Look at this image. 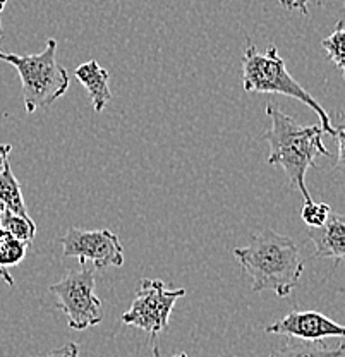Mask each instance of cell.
<instances>
[{
    "instance_id": "1",
    "label": "cell",
    "mask_w": 345,
    "mask_h": 357,
    "mask_svg": "<svg viewBox=\"0 0 345 357\" xmlns=\"http://www.w3.org/2000/svg\"><path fill=\"white\" fill-rule=\"evenodd\" d=\"M233 256L253 280V292L272 290L278 297H287L299 285L304 271L294 239L272 229L253 234L246 248L233 249Z\"/></svg>"
},
{
    "instance_id": "2",
    "label": "cell",
    "mask_w": 345,
    "mask_h": 357,
    "mask_svg": "<svg viewBox=\"0 0 345 357\" xmlns=\"http://www.w3.org/2000/svg\"><path fill=\"white\" fill-rule=\"evenodd\" d=\"M266 115L272 121V128L263 134V139L270 144L268 163L282 167L289 181L299 189L304 203L313 201L306 185V174L316 165L318 156H330L323 144V129L318 126H300L294 117L284 114L280 107L266 103Z\"/></svg>"
},
{
    "instance_id": "3",
    "label": "cell",
    "mask_w": 345,
    "mask_h": 357,
    "mask_svg": "<svg viewBox=\"0 0 345 357\" xmlns=\"http://www.w3.org/2000/svg\"><path fill=\"white\" fill-rule=\"evenodd\" d=\"M243 86L246 91L265 93V95H284L299 100L309 107L320 119V128L325 134L337 136V129L332 126L330 115L320 103L307 93L294 77L289 74L284 59L278 55L275 47H270L266 52H258L250 36L246 35V48L243 57Z\"/></svg>"
},
{
    "instance_id": "4",
    "label": "cell",
    "mask_w": 345,
    "mask_h": 357,
    "mask_svg": "<svg viewBox=\"0 0 345 357\" xmlns=\"http://www.w3.org/2000/svg\"><path fill=\"white\" fill-rule=\"evenodd\" d=\"M0 61L16 67L28 114H35L38 109H50L69 89L68 70L57 61V40L48 38L40 54L16 55L0 50Z\"/></svg>"
},
{
    "instance_id": "5",
    "label": "cell",
    "mask_w": 345,
    "mask_h": 357,
    "mask_svg": "<svg viewBox=\"0 0 345 357\" xmlns=\"http://www.w3.org/2000/svg\"><path fill=\"white\" fill-rule=\"evenodd\" d=\"M57 297V307L66 314L70 330H88L103 319V304L95 294V268L83 265L72 270L57 284L50 285Z\"/></svg>"
},
{
    "instance_id": "6",
    "label": "cell",
    "mask_w": 345,
    "mask_h": 357,
    "mask_svg": "<svg viewBox=\"0 0 345 357\" xmlns=\"http://www.w3.org/2000/svg\"><path fill=\"white\" fill-rule=\"evenodd\" d=\"M184 296V289L170 290L162 280L143 278L136 290L131 307L122 314V323L143 330L144 333L150 335L151 344H155L157 335L169 330L174 306Z\"/></svg>"
},
{
    "instance_id": "7",
    "label": "cell",
    "mask_w": 345,
    "mask_h": 357,
    "mask_svg": "<svg viewBox=\"0 0 345 357\" xmlns=\"http://www.w3.org/2000/svg\"><path fill=\"white\" fill-rule=\"evenodd\" d=\"M62 256L79 258L81 266L93 261L95 270L124 265V249L121 241L110 230H81L70 227L66 236L61 237Z\"/></svg>"
},
{
    "instance_id": "8",
    "label": "cell",
    "mask_w": 345,
    "mask_h": 357,
    "mask_svg": "<svg viewBox=\"0 0 345 357\" xmlns=\"http://www.w3.org/2000/svg\"><path fill=\"white\" fill-rule=\"evenodd\" d=\"M266 333L287 335L300 340L320 342L326 337H339L345 335V328L337 321L330 319L328 316L318 311H292L282 319L268 325L265 328Z\"/></svg>"
},
{
    "instance_id": "9",
    "label": "cell",
    "mask_w": 345,
    "mask_h": 357,
    "mask_svg": "<svg viewBox=\"0 0 345 357\" xmlns=\"http://www.w3.org/2000/svg\"><path fill=\"white\" fill-rule=\"evenodd\" d=\"M306 234L314 244L313 258H332L335 261L330 271L332 275L345 258V217L330 211L320 227H307Z\"/></svg>"
},
{
    "instance_id": "10",
    "label": "cell",
    "mask_w": 345,
    "mask_h": 357,
    "mask_svg": "<svg viewBox=\"0 0 345 357\" xmlns=\"http://www.w3.org/2000/svg\"><path fill=\"white\" fill-rule=\"evenodd\" d=\"M76 77L90 95L95 112H103L112 100V89L109 86V73L96 61L81 64L76 69Z\"/></svg>"
},
{
    "instance_id": "11",
    "label": "cell",
    "mask_w": 345,
    "mask_h": 357,
    "mask_svg": "<svg viewBox=\"0 0 345 357\" xmlns=\"http://www.w3.org/2000/svg\"><path fill=\"white\" fill-rule=\"evenodd\" d=\"M287 344L273 349L270 357H344V345L340 344L337 349H326L320 342L300 340L292 338Z\"/></svg>"
},
{
    "instance_id": "12",
    "label": "cell",
    "mask_w": 345,
    "mask_h": 357,
    "mask_svg": "<svg viewBox=\"0 0 345 357\" xmlns=\"http://www.w3.org/2000/svg\"><path fill=\"white\" fill-rule=\"evenodd\" d=\"M0 203L6 206V210L29 218L23 198V191H21L20 182H17L16 176L13 174V169H10L9 158L3 162L2 169H0Z\"/></svg>"
},
{
    "instance_id": "13",
    "label": "cell",
    "mask_w": 345,
    "mask_h": 357,
    "mask_svg": "<svg viewBox=\"0 0 345 357\" xmlns=\"http://www.w3.org/2000/svg\"><path fill=\"white\" fill-rule=\"evenodd\" d=\"M28 245L21 241L14 239L7 230L0 227V277L13 287L14 280L9 273V266L20 265L26 256Z\"/></svg>"
},
{
    "instance_id": "14",
    "label": "cell",
    "mask_w": 345,
    "mask_h": 357,
    "mask_svg": "<svg viewBox=\"0 0 345 357\" xmlns=\"http://www.w3.org/2000/svg\"><path fill=\"white\" fill-rule=\"evenodd\" d=\"M0 227L3 230H7L14 239L24 243L28 248L33 244V239H35L36 234V225L31 220V217L26 218L21 217V215L13 213L9 210H2L0 211Z\"/></svg>"
},
{
    "instance_id": "15",
    "label": "cell",
    "mask_w": 345,
    "mask_h": 357,
    "mask_svg": "<svg viewBox=\"0 0 345 357\" xmlns=\"http://www.w3.org/2000/svg\"><path fill=\"white\" fill-rule=\"evenodd\" d=\"M344 21H339L335 26V31L330 36L323 38L321 47L325 48L326 54H328V59L333 62L340 70H345L344 66Z\"/></svg>"
},
{
    "instance_id": "16",
    "label": "cell",
    "mask_w": 345,
    "mask_h": 357,
    "mask_svg": "<svg viewBox=\"0 0 345 357\" xmlns=\"http://www.w3.org/2000/svg\"><path fill=\"white\" fill-rule=\"evenodd\" d=\"M330 206L326 203H314V201H307L302 204L300 210V218L307 227H320L326 217L330 215Z\"/></svg>"
},
{
    "instance_id": "17",
    "label": "cell",
    "mask_w": 345,
    "mask_h": 357,
    "mask_svg": "<svg viewBox=\"0 0 345 357\" xmlns=\"http://www.w3.org/2000/svg\"><path fill=\"white\" fill-rule=\"evenodd\" d=\"M38 357H79V347L76 344H66L62 347L55 349V351L48 352L45 356H38Z\"/></svg>"
},
{
    "instance_id": "18",
    "label": "cell",
    "mask_w": 345,
    "mask_h": 357,
    "mask_svg": "<svg viewBox=\"0 0 345 357\" xmlns=\"http://www.w3.org/2000/svg\"><path fill=\"white\" fill-rule=\"evenodd\" d=\"M284 9L287 10H299L302 14H309L307 9V0H277Z\"/></svg>"
},
{
    "instance_id": "19",
    "label": "cell",
    "mask_w": 345,
    "mask_h": 357,
    "mask_svg": "<svg viewBox=\"0 0 345 357\" xmlns=\"http://www.w3.org/2000/svg\"><path fill=\"white\" fill-rule=\"evenodd\" d=\"M337 143H339V167L344 165V126L337 128Z\"/></svg>"
},
{
    "instance_id": "20",
    "label": "cell",
    "mask_w": 345,
    "mask_h": 357,
    "mask_svg": "<svg viewBox=\"0 0 345 357\" xmlns=\"http://www.w3.org/2000/svg\"><path fill=\"white\" fill-rule=\"evenodd\" d=\"M10 151H13V146L10 144H0V169H2L3 162H6L7 158H9ZM6 210V206H3L2 203H0V211Z\"/></svg>"
},
{
    "instance_id": "21",
    "label": "cell",
    "mask_w": 345,
    "mask_h": 357,
    "mask_svg": "<svg viewBox=\"0 0 345 357\" xmlns=\"http://www.w3.org/2000/svg\"><path fill=\"white\" fill-rule=\"evenodd\" d=\"M153 354H155V357H160V351H158V347L155 344H153ZM172 357H187V354H185V352H181V354H176Z\"/></svg>"
},
{
    "instance_id": "22",
    "label": "cell",
    "mask_w": 345,
    "mask_h": 357,
    "mask_svg": "<svg viewBox=\"0 0 345 357\" xmlns=\"http://www.w3.org/2000/svg\"><path fill=\"white\" fill-rule=\"evenodd\" d=\"M7 0H0V21H2V13H3V7H6ZM0 28H2V22H0Z\"/></svg>"
}]
</instances>
